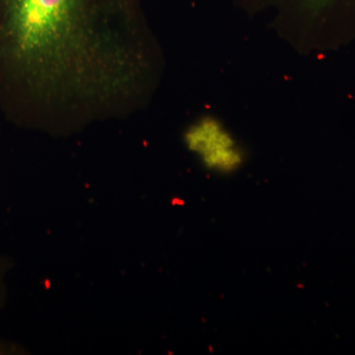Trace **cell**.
Segmentation results:
<instances>
[{"label":"cell","mask_w":355,"mask_h":355,"mask_svg":"<svg viewBox=\"0 0 355 355\" xmlns=\"http://www.w3.org/2000/svg\"><path fill=\"white\" fill-rule=\"evenodd\" d=\"M317 3L322 4V6H326V4L330 3L334 0H316Z\"/></svg>","instance_id":"cell-4"},{"label":"cell","mask_w":355,"mask_h":355,"mask_svg":"<svg viewBox=\"0 0 355 355\" xmlns=\"http://www.w3.org/2000/svg\"><path fill=\"white\" fill-rule=\"evenodd\" d=\"M11 263L6 258L0 257V309L6 302V277L7 272L10 268Z\"/></svg>","instance_id":"cell-3"},{"label":"cell","mask_w":355,"mask_h":355,"mask_svg":"<svg viewBox=\"0 0 355 355\" xmlns=\"http://www.w3.org/2000/svg\"><path fill=\"white\" fill-rule=\"evenodd\" d=\"M183 139L187 149L209 171L232 174L244 165V149L214 116H203L193 121L184 130Z\"/></svg>","instance_id":"cell-2"},{"label":"cell","mask_w":355,"mask_h":355,"mask_svg":"<svg viewBox=\"0 0 355 355\" xmlns=\"http://www.w3.org/2000/svg\"><path fill=\"white\" fill-rule=\"evenodd\" d=\"M139 0H0V112L76 132L132 112L148 90Z\"/></svg>","instance_id":"cell-1"}]
</instances>
